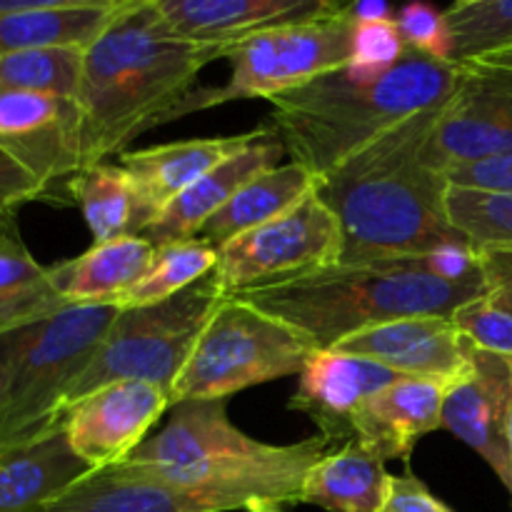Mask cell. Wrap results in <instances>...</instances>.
I'll use <instances>...</instances> for the list:
<instances>
[{"mask_svg": "<svg viewBox=\"0 0 512 512\" xmlns=\"http://www.w3.org/2000/svg\"><path fill=\"white\" fill-rule=\"evenodd\" d=\"M438 108L390 128L315 183L343 235L340 265L420 260L465 240L445 208L448 173L435 163Z\"/></svg>", "mask_w": 512, "mask_h": 512, "instance_id": "1", "label": "cell"}, {"mask_svg": "<svg viewBox=\"0 0 512 512\" xmlns=\"http://www.w3.org/2000/svg\"><path fill=\"white\" fill-rule=\"evenodd\" d=\"M228 48L193 45L163 30L155 0H125L85 50L78 105L83 168L108 163L135 135L165 123L193 93L200 70Z\"/></svg>", "mask_w": 512, "mask_h": 512, "instance_id": "2", "label": "cell"}, {"mask_svg": "<svg viewBox=\"0 0 512 512\" xmlns=\"http://www.w3.org/2000/svg\"><path fill=\"white\" fill-rule=\"evenodd\" d=\"M458 70L410 48L383 75L338 68L275 95L268 125L290 160L320 178L403 120L443 105L458 83Z\"/></svg>", "mask_w": 512, "mask_h": 512, "instance_id": "3", "label": "cell"}, {"mask_svg": "<svg viewBox=\"0 0 512 512\" xmlns=\"http://www.w3.org/2000/svg\"><path fill=\"white\" fill-rule=\"evenodd\" d=\"M488 293L485 280L445 283L420 260L335 265L285 283L250 288L235 298L280 320L315 350H333L355 333L420 315L453 318L460 305Z\"/></svg>", "mask_w": 512, "mask_h": 512, "instance_id": "4", "label": "cell"}, {"mask_svg": "<svg viewBox=\"0 0 512 512\" xmlns=\"http://www.w3.org/2000/svg\"><path fill=\"white\" fill-rule=\"evenodd\" d=\"M120 310L70 305L0 335V450L55 428L65 398Z\"/></svg>", "mask_w": 512, "mask_h": 512, "instance_id": "5", "label": "cell"}, {"mask_svg": "<svg viewBox=\"0 0 512 512\" xmlns=\"http://www.w3.org/2000/svg\"><path fill=\"white\" fill-rule=\"evenodd\" d=\"M225 298L228 295L210 273L163 303L120 310L88 368L68 390L65 408L103 385L123 380L153 383L170 393L205 325Z\"/></svg>", "mask_w": 512, "mask_h": 512, "instance_id": "6", "label": "cell"}, {"mask_svg": "<svg viewBox=\"0 0 512 512\" xmlns=\"http://www.w3.org/2000/svg\"><path fill=\"white\" fill-rule=\"evenodd\" d=\"M313 353L318 350L293 328L228 295L180 370L170 405L228 400L240 390L300 375Z\"/></svg>", "mask_w": 512, "mask_h": 512, "instance_id": "7", "label": "cell"}, {"mask_svg": "<svg viewBox=\"0 0 512 512\" xmlns=\"http://www.w3.org/2000/svg\"><path fill=\"white\" fill-rule=\"evenodd\" d=\"M350 50L353 20L345 13V5L320 18L270 25L225 50V58L230 60L228 85L198 95L190 93L170 120L230 100H273L275 95L303 88L320 75L345 68Z\"/></svg>", "mask_w": 512, "mask_h": 512, "instance_id": "8", "label": "cell"}, {"mask_svg": "<svg viewBox=\"0 0 512 512\" xmlns=\"http://www.w3.org/2000/svg\"><path fill=\"white\" fill-rule=\"evenodd\" d=\"M340 258V225L313 190L280 218L218 248L213 275L225 295H235L335 268L340 265Z\"/></svg>", "mask_w": 512, "mask_h": 512, "instance_id": "9", "label": "cell"}, {"mask_svg": "<svg viewBox=\"0 0 512 512\" xmlns=\"http://www.w3.org/2000/svg\"><path fill=\"white\" fill-rule=\"evenodd\" d=\"M458 83L435 120V163L458 165L512 155V68L495 63L458 65Z\"/></svg>", "mask_w": 512, "mask_h": 512, "instance_id": "10", "label": "cell"}, {"mask_svg": "<svg viewBox=\"0 0 512 512\" xmlns=\"http://www.w3.org/2000/svg\"><path fill=\"white\" fill-rule=\"evenodd\" d=\"M170 408V393L153 383L123 380L93 390L60 415L70 448L93 470L125 463Z\"/></svg>", "mask_w": 512, "mask_h": 512, "instance_id": "11", "label": "cell"}, {"mask_svg": "<svg viewBox=\"0 0 512 512\" xmlns=\"http://www.w3.org/2000/svg\"><path fill=\"white\" fill-rule=\"evenodd\" d=\"M0 150L45 190L83 170L78 100L0 88Z\"/></svg>", "mask_w": 512, "mask_h": 512, "instance_id": "12", "label": "cell"}, {"mask_svg": "<svg viewBox=\"0 0 512 512\" xmlns=\"http://www.w3.org/2000/svg\"><path fill=\"white\" fill-rule=\"evenodd\" d=\"M510 425L512 360L473 345L470 368L445 395L443 430L475 450L508 490H512Z\"/></svg>", "mask_w": 512, "mask_h": 512, "instance_id": "13", "label": "cell"}, {"mask_svg": "<svg viewBox=\"0 0 512 512\" xmlns=\"http://www.w3.org/2000/svg\"><path fill=\"white\" fill-rule=\"evenodd\" d=\"M333 350L375 360L408 378H433L455 383L470 368L473 345L450 318L420 315L355 333Z\"/></svg>", "mask_w": 512, "mask_h": 512, "instance_id": "14", "label": "cell"}, {"mask_svg": "<svg viewBox=\"0 0 512 512\" xmlns=\"http://www.w3.org/2000/svg\"><path fill=\"white\" fill-rule=\"evenodd\" d=\"M403 375L360 355L318 350L298 375L290 410L308 415L328 443H353V418L375 393Z\"/></svg>", "mask_w": 512, "mask_h": 512, "instance_id": "15", "label": "cell"}, {"mask_svg": "<svg viewBox=\"0 0 512 512\" xmlns=\"http://www.w3.org/2000/svg\"><path fill=\"white\" fill-rule=\"evenodd\" d=\"M328 0H155L160 25L193 45L230 48L258 30L335 13Z\"/></svg>", "mask_w": 512, "mask_h": 512, "instance_id": "16", "label": "cell"}, {"mask_svg": "<svg viewBox=\"0 0 512 512\" xmlns=\"http://www.w3.org/2000/svg\"><path fill=\"white\" fill-rule=\"evenodd\" d=\"M255 135H258V128L240 135L175 140V143L150 145L140 150H123L118 155V163L128 170L138 190L145 230L190 185H195L203 175L253 143Z\"/></svg>", "mask_w": 512, "mask_h": 512, "instance_id": "17", "label": "cell"}, {"mask_svg": "<svg viewBox=\"0 0 512 512\" xmlns=\"http://www.w3.org/2000/svg\"><path fill=\"white\" fill-rule=\"evenodd\" d=\"M448 380L408 378L375 393L353 418V440L380 460H405L433 430L443 428Z\"/></svg>", "mask_w": 512, "mask_h": 512, "instance_id": "18", "label": "cell"}, {"mask_svg": "<svg viewBox=\"0 0 512 512\" xmlns=\"http://www.w3.org/2000/svg\"><path fill=\"white\" fill-rule=\"evenodd\" d=\"M283 153V143L270 130V125L265 123L263 128H258V135H255L253 143L245 145L240 153H235L233 158L220 163L218 168L203 175L198 183L190 185L180 198H175L158 215V220L145 230L143 238H148L153 245L198 238L205 223L220 208H225L233 200V195L245 183H250L255 175H260L268 168H275L278 160L283 158Z\"/></svg>", "mask_w": 512, "mask_h": 512, "instance_id": "19", "label": "cell"}, {"mask_svg": "<svg viewBox=\"0 0 512 512\" xmlns=\"http://www.w3.org/2000/svg\"><path fill=\"white\" fill-rule=\"evenodd\" d=\"M45 512H230L205 493L178 488L148 465L120 463L90 470Z\"/></svg>", "mask_w": 512, "mask_h": 512, "instance_id": "20", "label": "cell"}, {"mask_svg": "<svg viewBox=\"0 0 512 512\" xmlns=\"http://www.w3.org/2000/svg\"><path fill=\"white\" fill-rule=\"evenodd\" d=\"M263 448L265 443L233 425L228 400H190L173 405L165 428L150 435L125 463L185 468L210 460L243 458Z\"/></svg>", "mask_w": 512, "mask_h": 512, "instance_id": "21", "label": "cell"}, {"mask_svg": "<svg viewBox=\"0 0 512 512\" xmlns=\"http://www.w3.org/2000/svg\"><path fill=\"white\" fill-rule=\"evenodd\" d=\"M63 425L0 450V512H45L90 473Z\"/></svg>", "mask_w": 512, "mask_h": 512, "instance_id": "22", "label": "cell"}, {"mask_svg": "<svg viewBox=\"0 0 512 512\" xmlns=\"http://www.w3.org/2000/svg\"><path fill=\"white\" fill-rule=\"evenodd\" d=\"M155 245L143 235L93 243V248L65 263L53 265L50 275L68 305H115L148 275ZM120 310V308H118Z\"/></svg>", "mask_w": 512, "mask_h": 512, "instance_id": "23", "label": "cell"}, {"mask_svg": "<svg viewBox=\"0 0 512 512\" xmlns=\"http://www.w3.org/2000/svg\"><path fill=\"white\" fill-rule=\"evenodd\" d=\"M125 0H38L23 13L0 18V55L35 48L88 50Z\"/></svg>", "mask_w": 512, "mask_h": 512, "instance_id": "24", "label": "cell"}, {"mask_svg": "<svg viewBox=\"0 0 512 512\" xmlns=\"http://www.w3.org/2000/svg\"><path fill=\"white\" fill-rule=\"evenodd\" d=\"M393 475L385 460L360 443L340 445L310 468L303 488V505L328 512H385Z\"/></svg>", "mask_w": 512, "mask_h": 512, "instance_id": "25", "label": "cell"}, {"mask_svg": "<svg viewBox=\"0 0 512 512\" xmlns=\"http://www.w3.org/2000/svg\"><path fill=\"white\" fill-rule=\"evenodd\" d=\"M315 183H318V178L293 160L263 170L250 183H245L233 195V200L205 223L198 238L213 248H223L238 235L250 233V230L288 213L290 208H295L300 200L313 193Z\"/></svg>", "mask_w": 512, "mask_h": 512, "instance_id": "26", "label": "cell"}, {"mask_svg": "<svg viewBox=\"0 0 512 512\" xmlns=\"http://www.w3.org/2000/svg\"><path fill=\"white\" fill-rule=\"evenodd\" d=\"M70 308L43 268L25 248L15 220L0 225V335L25 328Z\"/></svg>", "mask_w": 512, "mask_h": 512, "instance_id": "27", "label": "cell"}, {"mask_svg": "<svg viewBox=\"0 0 512 512\" xmlns=\"http://www.w3.org/2000/svg\"><path fill=\"white\" fill-rule=\"evenodd\" d=\"M95 243L143 235V210L133 178L120 163L88 165L68 180Z\"/></svg>", "mask_w": 512, "mask_h": 512, "instance_id": "28", "label": "cell"}, {"mask_svg": "<svg viewBox=\"0 0 512 512\" xmlns=\"http://www.w3.org/2000/svg\"><path fill=\"white\" fill-rule=\"evenodd\" d=\"M218 265V248L200 238L155 245V260L148 275L118 303L120 310L143 308L175 298L208 278Z\"/></svg>", "mask_w": 512, "mask_h": 512, "instance_id": "29", "label": "cell"}, {"mask_svg": "<svg viewBox=\"0 0 512 512\" xmlns=\"http://www.w3.org/2000/svg\"><path fill=\"white\" fill-rule=\"evenodd\" d=\"M85 50L35 48L0 55V88L78 100Z\"/></svg>", "mask_w": 512, "mask_h": 512, "instance_id": "30", "label": "cell"}, {"mask_svg": "<svg viewBox=\"0 0 512 512\" xmlns=\"http://www.w3.org/2000/svg\"><path fill=\"white\" fill-rule=\"evenodd\" d=\"M453 65L488 60L512 48V0H458L445 8Z\"/></svg>", "mask_w": 512, "mask_h": 512, "instance_id": "31", "label": "cell"}, {"mask_svg": "<svg viewBox=\"0 0 512 512\" xmlns=\"http://www.w3.org/2000/svg\"><path fill=\"white\" fill-rule=\"evenodd\" d=\"M445 208L453 228L475 248H512V195L450 185Z\"/></svg>", "mask_w": 512, "mask_h": 512, "instance_id": "32", "label": "cell"}, {"mask_svg": "<svg viewBox=\"0 0 512 512\" xmlns=\"http://www.w3.org/2000/svg\"><path fill=\"white\" fill-rule=\"evenodd\" d=\"M470 345L512 360V308L485 293L460 305L450 318Z\"/></svg>", "mask_w": 512, "mask_h": 512, "instance_id": "33", "label": "cell"}, {"mask_svg": "<svg viewBox=\"0 0 512 512\" xmlns=\"http://www.w3.org/2000/svg\"><path fill=\"white\" fill-rule=\"evenodd\" d=\"M408 53L395 20L378 23H353V50L345 68L360 75H383Z\"/></svg>", "mask_w": 512, "mask_h": 512, "instance_id": "34", "label": "cell"}, {"mask_svg": "<svg viewBox=\"0 0 512 512\" xmlns=\"http://www.w3.org/2000/svg\"><path fill=\"white\" fill-rule=\"evenodd\" d=\"M395 25L410 50L425 55V58L440 60V63H450L453 40H450L445 10L433 8L428 3L403 5L395 13Z\"/></svg>", "mask_w": 512, "mask_h": 512, "instance_id": "35", "label": "cell"}, {"mask_svg": "<svg viewBox=\"0 0 512 512\" xmlns=\"http://www.w3.org/2000/svg\"><path fill=\"white\" fill-rule=\"evenodd\" d=\"M48 190L28 173L20 163H15L5 150H0V225L15 220L23 205L43 198Z\"/></svg>", "mask_w": 512, "mask_h": 512, "instance_id": "36", "label": "cell"}, {"mask_svg": "<svg viewBox=\"0 0 512 512\" xmlns=\"http://www.w3.org/2000/svg\"><path fill=\"white\" fill-rule=\"evenodd\" d=\"M448 183L455 185V188L512 195V155H508V158L480 160V163L450 168Z\"/></svg>", "mask_w": 512, "mask_h": 512, "instance_id": "37", "label": "cell"}, {"mask_svg": "<svg viewBox=\"0 0 512 512\" xmlns=\"http://www.w3.org/2000/svg\"><path fill=\"white\" fill-rule=\"evenodd\" d=\"M385 512H455L445 505L413 470L393 475Z\"/></svg>", "mask_w": 512, "mask_h": 512, "instance_id": "38", "label": "cell"}, {"mask_svg": "<svg viewBox=\"0 0 512 512\" xmlns=\"http://www.w3.org/2000/svg\"><path fill=\"white\" fill-rule=\"evenodd\" d=\"M488 293L512 308V248H475Z\"/></svg>", "mask_w": 512, "mask_h": 512, "instance_id": "39", "label": "cell"}, {"mask_svg": "<svg viewBox=\"0 0 512 512\" xmlns=\"http://www.w3.org/2000/svg\"><path fill=\"white\" fill-rule=\"evenodd\" d=\"M345 13L353 23H378V20H395L398 10H393L383 0H363V3L345 5Z\"/></svg>", "mask_w": 512, "mask_h": 512, "instance_id": "40", "label": "cell"}, {"mask_svg": "<svg viewBox=\"0 0 512 512\" xmlns=\"http://www.w3.org/2000/svg\"><path fill=\"white\" fill-rule=\"evenodd\" d=\"M283 510H285L283 505H278V503H265V500H260V503L248 505V508L240 510V512H283Z\"/></svg>", "mask_w": 512, "mask_h": 512, "instance_id": "41", "label": "cell"}, {"mask_svg": "<svg viewBox=\"0 0 512 512\" xmlns=\"http://www.w3.org/2000/svg\"><path fill=\"white\" fill-rule=\"evenodd\" d=\"M480 63H495V65H510V68H512V48H508V50H503V53H498V55H493V58H488V60H480Z\"/></svg>", "mask_w": 512, "mask_h": 512, "instance_id": "42", "label": "cell"}, {"mask_svg": "<svg viewBox=\"0 0 512 512\" xmlns=\"http://www.w3.org/2000/svg\"><path fill=\"white\" fill-rule=\"evenodd\" d=\"M510 460H512V425H510ZM510 495H512V490H510Z\"/></svg>", "mask_w": 512, "mask_h": 512, "instance_id": "43", "label": "cell"}]
</instances>
